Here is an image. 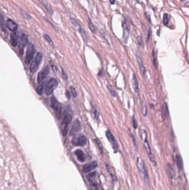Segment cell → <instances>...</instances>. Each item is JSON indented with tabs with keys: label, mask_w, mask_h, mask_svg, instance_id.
<instances>
[{
	"label": "cell",
	"mask_w": 189,
	"mask_h": 190,
	"mask_svg": "<svg viewBox=\"0 0 189 190\" xmlns=\"http://www.w3.org/2000/svg\"><path fill=\"white\" fill-rule=\"evenodd\" d=\"M72 116L69 114H66L63 117L62 122L60 125V130H61L62 135L64 137L66 136L67 132H68L69 126L72 121Z\"/></svg>",
	"instance_id": "obj_1"
},
{
	"label": "cell",
	"mask_w": 189,
	"mask_h": 190,
	"mask_svg": "<svg viewBox=\"0 0 189 190\" xmlns=\"http://www.w3.org/2000/svg\"><path fill=\"white\" fill-rule=\"evenodd\" d=\"M136 166L139 171L143 175L144 178L145 180V181L149 183V174L145 163L143 161L141 160V159H139V158H137L136 160Z\"/></svg>",
	"instance_id": "obj_2"
},
{
	"label": "cell",
	"mask_w": 189,
	"mask_h": 190,
	"mask_svg": "<svg viewBox=\"0 0 189 190\" xmlns=\"http://www.w3.org/2000/svg\"><path fill=\"white\" fill-rule=\"evenodd\" d=\"M58 85L57 80L56 79H51L47 82L45 86L44 93L47 96L51 95L53 92Z\"/></svg>",
	"instance_id": "obj_3"
},
{
	"label": "cell",
	"mask_w": 189,
	"mask_h": 190,
	"mask_svg": "<svg viewBox=\"0 0 189 190\" xmlns=\"http://www.w3.org/2000/svg\"><path fill=\"white\" fill-rule=\"evenodd\" d=\"M43 60V54L41 52H38L35 57L34 60L31 63L30 66V71L31 73H34L38 69L39 66Z\"/></svg>",
	"instance_id": "obj_4"
},
{
	"label": "cell",
	"mask_w": 189,
	"mask_h": 190,
	"mask_svg": "<svg viewBox=\"0 0 189 190\" xmlns=\"http://www.w3.org/2000/svg\"><path fill=\"white\" fill-rule=\"evenodd\" d=\"M51 106L52 109L55 111L57 118L59 119L62 116V106L60 103L54 97L51 98Z\"/></svg>",
	"instance_id": "obj_5"
},
{
	"label": "cell",
	"mask_w": 189,
	"mask_h": 190,
	"mask_svg": "<svg viewBox=\"0 0 189 190\" xmlns=\"http://www.w3.org/2000/svg\"><path fill=\"white\" fill-rule=\"evenodd\" d=\"M86 142H87L86 137L83 135H77V136L75 135L72 141V144L75 146H83Z\"/></svg>",
	"instance_id": "obj_6"
},
{
	"label": "cell",
	"mask_w": 189,
	"mask_h": 190,
	"mask_svg": "<svg viewBox=\"0 0 189 190\" xmlns=\"http://www.w3.org/2000/svg\"><path fill=\"white\" fill-rule=\"evenodd\" d=\"M34 53H35L34 46L33 44L30 43L27 48L26 56V59H25V63L27 65H29V64L31 63V61L32 60Z\"/></svg>",
	"instance_id": "obj_7"
},
{
	"label": "cell",
	"mask_w": 189,
	"mask_h": 190,
	"mask_svg": "<svg viewBox=\"0 0 189 190\" xmlns=\"http://www.w3.org/2000/svg\"><path fill=\"white\" fill-rule=\"evenodd\" d=\"M28 43V37L26 34L22 35V36L20 38V41L19 42L18 45V49H19V52L21 54L23 55L24 52V49L25 47L27 46Z\"/></svg>",
	"instance_id": "obj_8"
},
{
	"label": "cell",
	"mask_w": 189,
	"mask_h": 190,
	"mask_svg": "<svg viewBox=\"0 0 189 190\" xmlns=\"http://www.w3.org/2000/svg\"><path fill=\"white\" fill-rule=\"evenodd\" d=\"M49 72V67L48 66H46L39 72L37 76V82L38 84L42 83L44 80L46 78Z\"/></svg>",
	"instance_id": "obj_9"
},
{
	"label": "cell",
	"mask_w": 189,
	"mask_h": 190,
	"mask_svg": "<svg viewBox=\"0 0 189 190\" xmlns=\"http://www.w3.org/2000/svg\"><path fill=\"white\" fill-rule=\"evenodd\" d=\"M81 128V122L79 121L78 119H76L73 122L71 128L69 132V135L71 136H75L80 131Z\"/></svg>",
	"instance_id": "obj_10"
},
{
	"label": "cell",
	"mask_w": 189,
	"mask_h": 190,
	"mask_svg": "<svg viewBox=\"0 0 189 190\" xmlns=\"http://www.w3.org/2000/svg\"><path fill=\"white\" fill-rule=\"evenodd\" d=\"M144 147H145V149L147 153H148V154L149 156L150 161L152 162L153 165L154 166H156V161H155V160L154 159V157L153 154L152 153L151 148H150V147L149 143L148 142V140H147L146 137L145 138V139L144 140Z\"/></svg>",
	"instance_id": "obj_11"
},
{
	"label": "cell",
	"mask_w": 189,
	"mask_h": 190,
	"mask_svg": "<svg viewBox=\"0 0 189 190\" xmlns=\"http://www.w3.org/2000/svg\"><path fill=\"white\" fill-rule=\"evenodd\" d=\"M87 178L89 180V181L92 183L93 185L97 186L99 184V176L96 172H92L89 174L87 176Z\"/></svg>",
	"instance_id": "obj_12"
},
{
	"label": "cell",
	"mask_w": 189,
	"mask_h": 190,
	"mask_svg": "<svg viewBox=\"0 0 189 190\" xmlns=\"http://www.w3.org/2000/svg\"><path fill=\"white\" fill-rule=\"evenodd\" d=\"M98 164L96 161L92 162L86 164L83 167V171L84 173L90 172L94 170L97 167Z\"/></svg>",
	"instance_id": "obj_13"
},
{
	"label": "cell",
	"mask_w": 189,
	"mask_h": 190,
	"mask_svg": "<svg viewBox=\"0 0 189 190\" xmlns=\"http://www.w3.org/2000/svg\"><path fill=\"white\" fill-rule=\"evenodd\" d=\"M106 136L109 141L110 142V143L112 144V146H113V149L117 150L118 148V145L116 141H115V139L114 137L113 136V135H112V133L110 132V131L109 130H108L106 132Z\"/></svg>",
	"instance_id": "obj_14"
},
{
	"label": "cell",
	"mask_w": 189,
	"mask_h": 190,
	"mask_svg": "<svg viewBox=\"0 0 189 190\" xmlns=\"http://www.w3.org/2000/svg\"><path fill=\"white\" fill-rule=\"evenodd\" d=\"M6 25H7V28L12 32H15L18 28L17 24L13 20H11V19H8L7 21H6Z\"/></svg>",
	"instance_id": "obj_15"
},
{
	"label": "cell",
	"mask_w": 189,
	"mask_h": 190,
	"mask_svg": "<svg viewBox=\"0 0 189 190\" xmlns=\"http://www.w3.org/2000/svg\"><path fill=\"white\" fill-rule=\"evenodd\" d=\"M75 154L77 157L78 160L80 162H84L86 159V156L85 154L81 150H77L75 151Z\"/></svg>",
	"instance_id": "obj_16"
},
{
	"label": "cell",
	"mask_w": 189,
	"mask_h": 190,
	"mask_svg": "<svg viewBox=\"0 0 189 190\" xmlns=\"http://www.w3.org/2000/svg\"><path fill=\"white\" fill-rule=\"evenodd\" d=\"M136 59H137V63H138V65L139 66V69H140V72L141 73H142L143 76H144L146 73V70L145 68V66H144V64H143V62L142 61V58L140 57L139 55H136Z\"/></svg>",
	"instance_id": "obj_17"
},
{
	"label": "cell",
	"mask_w": 189,
	"mask_h": 190,
	"mask_svg": "<svg viewBox=\"0 0 189 190\" xmlns=\"http://www.w3.org/2000/svg\"><path fill=\"white\" fill-rule=\"evenodd\" d=\"M133 87L134 91L137 96L139 95V83L138 81H137L136 76L135 73L133 74Z\"/></svg>",
	"instance_id": "obj_18"
},
{
	"label": "cell",
	"mask_w": 189,
	"mask_h": 190,
	"mask_svg": "<svg viewBox=\"0 0 189 190\" xmlns=\"http://www.w3.org/2000/svg\"><path fill=\"white\" fill-rule=\"evenodd\" d=\"M175 163L177 164L178 170L180 171L183 169V161H182L181 157L179 154L175 156Z\"/></svg>",
	"instance_id": "obj_19"
},
{
	"label": "cell",
	"mask_w": 189,
	"mask_h": 190,
	"mask_svg": "<svg viewBox=\"0 0 189 190\" xmlns=\"http://www.w3.org/2000/svg\"><path fill=\"white\" fill-rule=\"evenodd\" d=\"M46 81H43L42 83H40L38 85V86L36 88V92L39 95H42L43 92V89L44 87V86H46Z\"/></svg>",
	"instance_id": "obj_20"
},
{
	"label": "cell",
	"mask_w": 189,
	"mask_h": 190,
	"mask_svg": "<svg viewBox=\"0 0 189 190\" xmlns=\"http://www.w3.org/2000/svg\"><path fill=\"white\" fill-rule=\"evenodd\" d=\"M11 43L14 47L17 46L18 44V37L16 33L11 35Z\"/></svg>",
	"instance_id": "obj_21"
},
{
	"label": "cell",
	"mask_w": 189,
	"mask_h": 190,
	"mask_svg": "<svg viewBox=\"0 0 189 190\" xmlns=\"http://www.w3.org/2000/svg\"><path fill=\"white\" fill-rule=\"evenodd\" d=\"M70 22H71L72 24L73 25V26H74V28L75 29V30H78V31H79L80 30H81V29L82 28L81 26L80 25L78 22L75 20V19L73 18L72 17H70Z\"/></svg>",
	"instance_id": "obj_22"
},
{
	"label": "cell",
	"mask_w": 189,
	"mask_h": 190,
	"mask_svg": "<svg viewBox=\"0 0 189 190\" xmlns=\"http://www.w3.org/2000/svg\"><path fill=\"white\" fill-rule=\"evenodd\" d=\"M0 26H1L2 31L5 32L6 31V27H7V25H6V23H5V18L2 15H1V18H0Z\"/></svg>",
	"instance_id": "obj_23"
},
{
	"label": "cell",
	"mask_w": 189,
	"mask_h": 190,
	"mask_svg": "<svg viewBox=\"0 0 189 190\" xmlns=\"http://www.w3.org/2000/svg\"><path fill=\"white\" fill-rule=\"evenodd\" d=\"M167 168H168V172H169V173L170 175V177L171 178H174L175 176V173L174 170V169H173L172 166L170 163H168Z\"/></svg>",
	"instance_id": "obj_24"
},
{
	"label": "cell",
	"mask_w": 189,
	"mask_h": 190,
	"mask_svg": "<svg viewBox=\"0 0 189 190\" xmlns=\"http://www.w3.org/2000/svg\"><path fill=\"white\" fill-rule=\"evenodd\" d=\"M88 27L90 29V30L92 32L95 33V28L94 24H93V22H92L91 20L89 18H88Z\"/></svg>",
	"instance_id": "obj_25"
},
{
	"label": "cell",
	"mask_w": 189,
	"mask_h": 190,
	"mask_svg": "<svg viewBox=\"0 0 189 190\" xmlns=\"http://www.w3.org/2000/svg\"><path fill=\"white\" fill-rule=\"evenodd\" d=\"M44 39H45L49 43V44L51 45V46H52L53 48L54 47V44L53 42L52 41V40H51V37L48 36V35H47V34L44 35Z\"/></svg>",
	"instance_id": "obj_26"
},
{
	"label": "cell",
	"mask_w": 189,
	"mask_h": 190,
	"mask_svg": "<svg viewBox=\"0 0 189 190\" xmlns=\"http://www.w3.org/2000/svg\"><path fill=\"white\" fill-rule=\"evenodd\" d=\"M169 16L168 14H165L164 15V17H163V24L164 25H166L168 24L169 22Z\"/></svg>",
	"instance_id": "obj_27"
},
{
	"label": "cell",
	"mask_w": 189,
	"mask_h": 190,
	"mask_svg": "<svg viewBox=\"0 0 189 190\" xmlns=\"http://www.w3.org/2000/svg\"><path fill=\"white\" fill-rule=\"evenodd\" d=\"M142 112L144 116H146L147 115V113H148V108H147L146 105L145 104H143V106H142Z\"/></svg>",
	"instance_id": "obj_28"
},
{
	"label": "cell",
	"mask_w": 189,
	"mask_h": 190,
	"mask_svg": "<svg viewBox=\"0 0 189 190\" xmlns=\"http://www.w3.org/2000/svg\"><path fill=\"white\" fill-rule=\"evenodd\" d=\"M108 88L109 90V91H110L111 94L112 95V96H114V97H115V92L114 91V90H113V87H112V86L110 84H109V83L108 85Z\"/></svg>",
	"instance_id": "obj_29"
},
{
	"label": "cell",
	"mask_w": 189,
	"mask_h": 190,
	"mask_svg": "<svg viewBox=\"0 0 189 190\" xmlns=\"http://www.w3.org/2000/svg\"><path fill=\"white\" fill-rule=\"evenodd\" d=\"M70 90H71V92L73 97H76L77 96V93L76 92L75 89L74 87H70Z\"/></svg>",
	"instance_id": "obj_30"
},
{
	"label": "cell",
	"mask_w": 189,
	"mask_h": 190,
	"mask_svg": "<svg viewBox=\"0 0 189 190\" xmlns=\"http://www.w3.org/2000/svg\"><path fill=\"white\" fill-rule=\"evenodd\" d=\"M79 32V33H81V36H82V37L83 38V39L84 40L85 37H86V32H85V30H83V29L82 28L81 29V30H80Z\"/></svg>",
	"instance_id": "obj_31"
},
{
	"label": "cell",
	"mask_w": 189,
	"mask_h": 190,
	"mask_svg": "<svg viewBox=\"0 0 189 190\" xmlns=\"http://www.w3.org/2000/svg\"><path fill=\"white\" fill-rule=\"evenodd\" d=\"M131 138H132V141H133V144H134V146H135V147L136 148V147H137L136 141V139H135V136H134L133 134H131Z\"/></svg>",
	"instance_id": "obj_32"
},
{
	"label": "cell",
	"mask_w": 189,
	"mask_h": 190,
	"mask_svg": "<svg viewBox=\"0 0 189 190\" xmlns=\"http://www.w3.org/2000/svg\"><path fill=\"white\" fill-rule=\"evenodd\" d=\"M43 5H44V7H45L46 8V9H47V11L49 12V13H50V14L51 15H52V13H53V10H52V9H51V8L50 7V6H47L45 4H44Z\"/></svg>",
	"instance_id": "obj_33"
},
{
	"label": "cell",
	"mask_w": 189,
	"mask_h": 190,
	"mask_svg": "<svg viewBox=\"0 0 189 190\" xmlns=\"http://www.w3.org/2000/svg\"><path fill=\"white\" fill-rule=\"evenodd\" d=\"M132 121H133V127H134V128H135V129H136V128H137V122H136V121L135 120V117H133V118H132Z\"/></svg>",
	"instance_id": "obj_34"
},
{
	"label": "cell",
	"mask_w": 189,
	"mask_h": 190,
	"mask_svg": "<svg viewBox=\"0 0 189 190\" xmlns=\"http://www.w3.org/2000/svg\"><path fill=\"white\" fill-rule=\"evenodd\" d=\"M137 42H138V43H139L140 46H143V40H142V38H141V37L137 36Z\"/></svg>",
	"instance_id": "obj_35"
},
{
	"label": "cell",
	"mask_w": 189,
	"mask_h": 190,
	"mask_svg": "<svg viewBox=\"0 0 189 190\" xmlns=\"http://www.w3.org/2000/svg\"><path fill=\"white\" fill-rule=\"evenodd\" d=\"M50 63H51V66L52 67V69H53V70L54 71V72H57V69L56 67H55V66L54 65V64L52 63V61H50Z\"/></svg>",
	"instance_id": "obj_36"
},
{
	"label": "cell",
	"mask_w": 189,
	"mask_h": 190,
	"mask_svg": "<svg viewBox=\"0 0 189 190\" xmlns=\"http://www.w3.org/2000/svg\"><path fill=\"white\" fill-rule=\"evenodd\" d=\"M153 63H154V65L155 66V67H156V57L155 56V53H154V52H153Z\"/></svg>",
	"instance_id": "obj_37"
},
{
	"label": "cell",
	"mask_w": 189,
	"mask_h": 190,
	"mask_svg": "<svg viewBox=\"0 0 189 190\" xmlns=\"http://www.w3.org/2000/svg\"><path fill=\"white\" fill-rule=\"evenodd\" d=\"M97 143L98 144V146H99V147H100V150H102V151H103V147H102V144H101L100 142V141H99L98 140H97Z\"/></svg>",
	"instance_id": "obj_38"
},
{
	"label": "cell",
	"mask_w": 189,
	"mask_h": 190,
	"mask_svg": "<svg viewBox=\"0 0 189 190\" xmlns=\"http://www.w3.org/2000/svg\"><path fill=\"white\" fill-rule=\"evenodd\" d=\"M70 93L68 91H66V96H67V98H68V99H70Z\"/></svg>",
	"instance_id": "obj_39"
},
{
	"label": "cell",
	"mask_w": 189,
	"mask_h": 190,
	"mask_svg": "<svg viewBox=\"0 0 189 190\" xmlns=\"http://www.w3.org/2000/svg\"><path fill=\"white\" fill-rule=\"evenodd\" d=\"M145 16L146 17V18L148 19V20L149 21V22H150V21H151V20H150V16L149 15H147L146 13H145Z\"/></svg>",
	"instance_id": "obj_40"
},
{
	"label": "cell",
	"mask_w": 189,
	"mask_h": 190,
	"mask_svg": "<svg viewBox=\"0 0 189 190\" xmlns=\"http://www.w3.org/2000/svg\"><path fill=\"white\" fill-rule=\"evenodd\" d=\"M109 2L111 5H114L115 3V0H109Z\"/></svg>",
	"instance_id": "obj_41"
},
{
	"label": "cell",
	"mask_w": 189,
	"mask_h": 190,
	"mask_svg": "<svg viewBox=\"0 0 189 190\" xmlns=\"http://www.w3.org/2000/svg\"><path fill=\"white\" fill-rule=\"evenodd\" d=\"M181 1H184L185 0H181Z\"/></svg>",
	"instance_id": "obj_42"
}]
</instances>
